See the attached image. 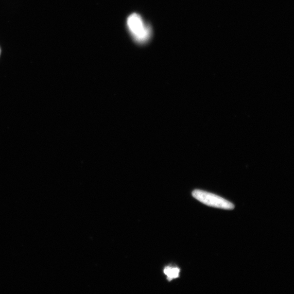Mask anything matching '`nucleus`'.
<instances>
[{"mask_svg":"<svg viewBox=\"0 0 294 294\" xmlns=\"http://www.w3.org/2000/svg\"><path fill=\"white\" fill-rule=\"evenodd\" d=\"M129 32L134 41L139 44H146L152 36L150 25L146 24L141 16L137 13L131 15L127 19Z\"/></svg>","mask_w":294,"mask_h":294,"instance_id":"nucleus-1","label":"nucleus"},{"mask_svg":"<svg viewBox=\"0 0 294 294\" xmlns=\"http://www.w3.org/2000/svg\"><path fill=\"white\" fill-rule=\"evenodd\" d=\"M192 196L208 206L225 210H232L234 208V205L225 198L200 190H194L192 192Z\"/></svg>","mask_w":294,"mask_h":294,"instance_id":"nucleus-2","label":"nucleus"},{"mask_svg":"<svg viewBox=\"0 0 294 294\" xmlns=\"http://www.w3.org/2000/svg\"><path fill=\"white\" fill-rule=\"evenodd\" d=\"M180 271V270L178 268L167 266L165 268L164 273L167 276V279L171 281L172 280L179 277Z\"/></svg>","mask_w":294,"mask_h":294,"instance_id":"nucleus-3","label":"nucleus"},{"mask_svg":"<svg viewBox=\"0 0 294 294\" xmlns=\"http://www.w3.org/2000/svg\"><path fill=\"white\" fill-rule=\"evenodd\" d=\"M0 54H1V49H0Z\"/></svg>","mask_w":294,"mask_h":294,"instance_id":"nucleus-4","label":"nucleus"}]
</instances>
